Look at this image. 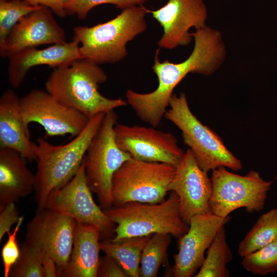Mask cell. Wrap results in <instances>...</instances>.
<instances>
[{
	"mask_svg": "<svg viewBox=\"0 0 277 277\" xmlns=\"http://www.w3.org/2000/svg\"><path fill=\"white\" fill-rule=\"evenodd\" d=\"M164 117L181 130L184 143L191 151L200 167L208 172L220 167L238 171L241 162L226 147L222 139L192 113L186 94H173Z\"/></svg>",
	"mask_w": 277,
	"mask_h": 277,
	"instance_id": "8992f818",
	"label": "cell"
},
{
	"mask_svg": "<svg viewBox=\"0 0 277 277\" xmlns=\"http://www.w3.org/2000/svg\"><path fill=\"white\" fill-rule=\"evenodd\" d=\"M229 220V216L222 217L211 212L192 216L187 232L179 239L174 265L167 274L174 277L194 276L201 267L205 258V252L217 232Z\"/></svg>",
	"mask_w": 277,
	"mask_h": 277,
	"instance_id": "5bb4252c",
	"label": "cell"
},
{
	"mask_svg": "<svg viewBox=\"0 0 277 277\" xmlns=\"http://www.w3.org/2000/svg\"><path fill=\"white\" fill-rule=\"evenodd\" d=\"M211 179V212L222 217L240 208H245L249 213L262 210L273 183L264 180L256 171L240 175L224 167L212 170Z\"/></svg>",
	"mask_w": 277,
	"mask_h": 277,
	"instance_id": "9c48e42d",
	"label": "cell"
},
{
	"mask_svg": "<svg viewBox=\"0 0 277 277\" xmlns=\"http://www.w3.org/2000/svg\"><path fill=\"white\" fill-rule=\"evenodd\" d=\"M88 186L84 162L74 176L65 185L51 191L44 208L74 219L76 222L92 225L97 228L104 240L115 235V223L98 206Z\"/></svg>",
	"mask_w": 277,
	"mask_h": 277,
	"instance_id": "30bf717a",
	"label": "cell"
},
{
	"mask_svg": "<svg viewBox=\"0 0 277 277\" xmlns=\"http://www.w3.org/2000/svg\"><path fill=\"white\" fill-rule=\"evenodd\" d=\"M107 79V74L98 65L80 58L53 68L46 82V90L61 103L90 118L127 104L122 98H109L100 93V84Z\"/></svg>",
	"mask_w": 277,
	"mask_h": 277,
	"instance_id": "7a4b0ae2",
	"label": "cell"
},
{
	"mask_svg": "<svg viewBox=\"0 0 277 277\" xmlns=\"http://www.w3.org/2000/svg\"><path fill=\"white\" fill-rule=\"evenodd\" d=\"M33 6H42L49 8L54 14L60 17L66 15L65 4L69 0H23Z\"/></svg>",
	"mask_w": 277,
	"mask_h": 277,
	"instance_id": "d6a6232c",
	"label": "cell"
},
{
	"mask_svg": "<svg viewBox=\"0 0 277 277\" xmlns=\"http://www.w3.org/2000/svg\"><path fill=\"white\" fill-rule=\"evenodd\" d=\"M52 12L41 6L23 17L8 34L1 56L9 57L27 48L66 43L65 31Z\"/></svg>",
	"mask_w": 277,
	"mask_h": 277,
	"instance_id": "e0dca14e",
	"label": "cell"
},
{
	"mask_svg": "<svg viewBox=\"0 0 277 277\" xmlns=\"http://www.w3.org/2000/svg\"><path fill=\"white\" fill-rule=\"evenodd\" d=\"M101 238L95 227L76 222L69 260L58 276L97 277Z\"/></svg>",
	"mask_w": 277,
	"mask_h": 277,
	"instance_id": "ffe728a7",
	"label": "cell"
},
{
	"mask_svg": "<svg viewBox=\"0 0 277 277\" xmlns=\"http://www.w3.org/2000/svg\"><path fill=\"white\" fill-rule=\"evenodd\" d=\"M76 224L69 216L44 208L37 210L27 225L25 241L41 248L55 261L57 276L69 260Z\"/></svg>",
	"mask_w": 277,
	"mask_h": 277,
	"instance_id": "4fadbf2b",
	"label": "cell"
},
{
	"mask_svg": "<svg viewBox=\"0 0 277 277\" xmlns=\"http://www.w3.org/2000/svg\"><path fill=\"white\" fill-rule=\"evenodd\" d=\"M232 255L226 240L224 226H222L207 249L205 260L195 277H228L227 264Z\"/></svg>",
	"mask_w": 277,
	"mask_h": 277,
	"instance_id": "603a6c76",
	"label": "cell"
},
{
	"mask_svg": "<svg viewBox=\"0 0 277 277\" xmlns=\"http://www.w3.org/2000/svg\"><path fill=\"white\" fill-rule=\"evenodd\" d=\"M41 6H33L23 0L0 1V52L14 26L25 16Z\"/></svg>",
	"mask_w": 277,
	"mask_h": 277,
	"instance_id": "484cf974",
	"label": "cell"
},
{
	"mask_svg": "<svg viewBox=\"0 0 277 277\" xmlns=\"http://www.w3.org/2000/svg\"><path fill=\"white\" fill-rule=\"evenodd\" d=\"M148 0H69L64 5L67 15L75 14L80 19L86 18L89 11L100 5L110 4L124 10L134 6L143 5Z\"/></svg>",
	"mask_w": 277,
	"mask_h": 277,
	"instance_id": "f1b7e54d",
	"label": "cell"
},
{
	"mask_svg": "<svg viewBox=\"0 0 277 277\" xmlns=\"http://www.w3.org/2000/svg\"><path fill=\"white\" fill-rule=\"evenodd\" d=\"M171 192L161 203L130 202L104 210L116 224L115 235L110 240L117 242L158 233H168L178 239L182 236L189 225L181 216L178 196Z\"/></svg>",
	"mask_w": 277,
	"mask_h": 277,
	"instance_id": "5b68a950",
	"label": "cell"
},
{
	"mask_svg": "<svg viewBox=\"0 0 277 277\" xmlns=\"http://www.w3.org/2000/svg\"><path fill=\"white\" fill-rule=\"evenodd\" d=\"M117 119L114 110L105 114L83 160L88 186L104 210L113 206L111 186L114 172L132 157L121 150L115 141L113 129Z\"/></svg>",
	"mask_w": 277,
	"mask_h": 277,
	"instance_id": "ba28073f",
	"label": "cell"
},
{
	"mask_svg": "<svg viewBox=\"0 0 277 277\" xmlns=\"http://www.w3.org/2000/svg\"><path fill=\"white\" fill-rule=\"evenodd\" d=\"M155 128L117 123L113 129L115 141L121 150L134 159L176 167L185 152L179 146L173 134Z\"/></svg>",
	"mask_w": 277,
	"mask_h": 277,
	"instance_id": "7c38bea8",
	"label": "cell"
},
{
	"mask_svg": "<svg viewBox=\"0 0 277 277\" xmlns=\"http://www.w3.org/2000/svg\"><path fill=\"white\" fill-rule=\"evenodd\" d=\"M194 40L193 51L185 61L173 63L161 62L155 54L152 69L158 80L157 87L147 93L128 89L126 102L137 116L151 126L157 128L169 106L173 91L178 84L189 73L209 75L220 68L226 57V47L221 32L208 26L191 33Z\"/></svg>",
	"mask_w": 277,
	"mask_h": 277,
	"instance_id": "6da1fadb",
	"label": "cell"
},
{
	"mask_svg": "<svg viewBox=\"0 0 277 277\" xmlns=\"http://www.w3.org/2000/svg\"><path fill=\"white\" fill-rule=\"evenodd\" d=\"M24 219V216H21L19 221L16 224L13 232H11L10 231L8 232V240L2 249V258L5 277L9 276L12 266L16 262L20 255V249L16 241V235Z\"/></svg>",
	"mask_w": 277,
	"mask_h": 277,
	"instance_id": "f546056e",
	"label": "cell"
},
{
	"mask_svg": "<svg viewBox=\"0 0 277 277\" xmlns=\"http://www.w3.org/2000/svg\"><path fill=\"white\" fill-rule=\"evenodd\" d=\"M149 13L163 29L158 46L166 49L188 45L192 37L189 29L204 27L207 17L203 0H168L166 5L155 10H149Z\"/></svg>",
	"mask_w": 277,
	"mask_h": 277,
	"instance_id": "2e32d148",
	"label": "cell"
},
{
	"mask_svg": "<svg viewBox=\"0 0 277 277\" xmlns=\"http://www.w3.org/2000/svg\"><path fill=\"white\" fill-rule=\"evenodd\" d=\"M243 258V267L252 274L265 275L276 272L277 239Z\"/></svg>",
	"mask_w": 277,
	"mask_h": 277,
	"instance_id": "83f0119b",
	"label": "cell"
},
{
	"mask_svg": "<svg viewBox=\"0 0 277 277\" xmlns=\"http://www.w3.org/2000/svg\"><path fill=\"white\" fill-rule=\"evenodd\" d=\"M170 191L178 196L181 216L188 225L192 216L211 212V179L200 167L189 148L176 167Z\"/></svg>",
	"mask_w": 277,
	"mask_h": 277,
	"instance_id": "9a60e30c",
	"label": "cell"
},
{
	"mask_svg": "<svg viewBox=\"0 0 277 277\" xmlns=\"http://www.w3.org/2000/svg\"><path fill=\"white\" fill-rule=\"evenodd\" d=\"M43 250L25 241L20 248V255L12 266L9 276L44 277Z\"/></svg>",
	"mask_w": 277,
	"mask_h": 277,
	"instance_id": "4316f807",
	"label": "cell"
},
{
	"mask_svg": "<svg viewBox=\"0 0 277 277\" xmlns=\"http://www.w3.org/2000/svg\"><path fill=\"white\" fill-rule=\"evenodd\" d=\"M21 216L15 205V203H10L0 207V242L6 234L10 231V228L17 224Z\"/></svg>",
	"mask_w": 277,
	"mask_h": 277,
	"instance_id": "4dcf8cb0",
	"label": "cell"
},
{
	"mask_svg": "<svg viewBox=\"0 0 277 277\" xmlns=\"http://www.w3.org/2000/svg\"><path fill=\"white\" fill-rule=\"evenodd\" d=\"M277 239V208L261 215L240 243L238 252L243 257Z\"/></svg>",
	"mask_w": 277,
	"mask_h": 277,
	"instance_id": "cb8c5ba5",
	"label": "cell"
},
{
	"mask_svg": "<svg viewBox=\"0 0 277 277\" xmlns=\"http://www.w3.org/2000/svg\"><path fill=\"white\" fill-rule=\"evenodd\" d=\"M25 124L36 123L46 132V137L78 135L88 123L80 111L61 103L46 90L33 89L20 98Z\"/></svg>",
	"mask_w": 277,
	"mask_h": 277,
	"instance_id": "8fae6325",
	"label": "cell"
},
{
	"mask_svg": "<svg viewBox=\"0 0 277 277\" xmlns=\"http://www.w3.org/2000/svg\"><path fill=\"white\" fill-rule=\"evenodd\" d=\"M176 167L167 163L130 158L114 172L111 186L113 206L128 202L149 204L166 199Z\"/></svg>",
	"mask_w": 277,
	"mask_h": 277,
	"instance_id": "52a82bcc",
	"label": "cell"
},
{
	"mask_svg": "<svg viewBox=\"0 0 277 277\" xmlns=\"http://www.w3.org/2000/svg\"><path fill=\"white\" fill-rule=\"evenodd\" d=\"M97 277H128L119 263L113 258L106 254L100 258Z\"/></svg>",
	"mask_w": 277,
	"mask_h": 277,
	"instance_id": "1f68e13d",
	"label": "cell"
},
{
	"mask_svg": "<svg viewBox=\"0 0 277 277\" xmlns=\"http://www.w3.org/2000/svg\"><path fill=\"white\" fill-rule=\"evenodd\" d=\"M17 151L0 149V207L15 203L34 189L35 174Z\"/></svg>",
	"mask_w": 277,
	"mask_h": 277,
	"instance_id": "44dd1931",
	"label": "cell"
},
{
	"mask_svg": "<svg viewBox=\"0 0 277 277\" xmlns=\"http://www.w3.org/2000/svg\"><path fill=\"white\" fill-rule=\"evenodd\" d=\"M171 234L155 233L152 235L141 255L140 276L156 277L161 266L166 263L167 251L171 243Z\"/></svg>",
	"mask_w": 277,
	"mask_h": 277,
	"instance_id": "d4e9b609",
	"label": "cell"
},
{
	"mask_svg": "<svg viewBox=\"0 0 277 277\" xmlns=\"http://www.w3.org/2000/svg\"><path fill=\"white\" fill-rule=\"evenodd\" d=\"M151 236L131 237L117 242L104 240L100 242L101 250L115 259L128 277H139L142 253Z\"/></svg>",
	"mask_w": 277,
	"mask_h": 277,
	"instance_id": "7402d4cb",
	"label": "cell"
},
{
	"mask_svg": "<svg viewBox=\"0 0 277 277\" xmlns=\"http://www.w3.org/2000/svg\"><path fill=\"white\" fill-rule=\"evenodd\" d=\"M42 268L44 277L57 276V267L55 261L44 252L42 257Z\"/></svg>",
	"mask_w": 277,
	"mask_h": 277,
	"instance_id": "836d02e7",
	"label": "cell"
},
{
	"mask_svg": "<svg viewBox=\"0 0 277 277\" xmlns=\"http://www.w3.org/2000/svg\"><path fill=\"white\" fill-rule=\"evenodd\" d=\"M80 58V43L74 39L43 49L36 47L27 48L9 57L8 81L13 88H16L22 84L29 69L33 67L47 65L55 68Z\"/></svg>",
	"mask_w": 277,
	"mask_h": 277,
	"instance_id": "ac0fdd59",
	"label": "cell"
},
{
	"mask_svg": "<svg viewBox=\"0 0 277 277\" xmlns=\"http://www.w3.org/2000/svg\"><path fill=\"white\" fill-rule=\"evenodd\" d=\"M149 10L143 5L134 6L106 22L74 27L73 39L81 44V58L98 65L123 60L128 54L127 43L146 30Z\"/></svg>",
	"mask_w": 277,
	"mask_h": 277,
	"instance_id": "277c9868",
	"label": "cell"
},
{
	"mask_svg": "<svg viewBox=\"0 0 277 277\" xmlns=\"http://www.w3.org/2000/svg\"><path fill=\"white\" fill-rule=\"evenodd\" d=\"M105 114L99 113L89 118L84 130L64 145H54L46 138H37V166L34 189L37 210L44 208L51 191L63 187L76 174Z\"/></svg>",
	"mask_w": 277,
	"mask_h": 277,
	"instance_id": "3957f363",
	"label": "cell"
},
{
	"mask_svg": "<svg viewBox=\"0 0 277 277\" xmlns=\"http://www.w3.org/2000/svg\"><path fill=\"white\" fill-rule=\"evenodd\" d=\"M18 151L26 160L37 159L36 143L32 142L22 114L20 98L8 89L0 97V149Z\"/></svg>",
	"mask_w": 277,
	"mask_h": 277,
	"instance_id": "d6986e66",
	"label": "cell"
}]
</instances>
